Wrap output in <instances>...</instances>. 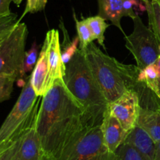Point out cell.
<instances>
[{
  "label": "cell",
  "mask_w": 160,
  "mask_h": 160,
  "mask_svg": "<svg viewBox=\"0 0 160 160\" xmlns=\"http://www.w3.org/2000/svg\"><path fill=\"white\" fill-rule=\"evenodd\" d=\"M83 115L82 106L63 79L56 80L42 97L36 120L44 152L56 160L67 141L84 126Z\"/></svg>",
  "instance_id": "1"
},
{
  "label": "cell",
  "mask_w": 160,
  "mask_h": 160,
  "mask_svg": "<svg viewBox=\"0 0 160 160\" xmlns=\"http://www.w3.org/2000/svg\"><path fill=\"white\" fill-rule=\"evenodd\" d=\"M63 81L82 106L84 126L101 125L109 104L91 70L84 50L78 48L66 65Z\"/></svg>",
  "instance_id": "2"
},
{
  "label": "cell",
  "mask_w": 160,
  "mask_h": 160,
  "mask_svg": "<svg viewBox=\"0 0 160 160\" xmlns=\"http://www.w3.org/2000/svg\"><path fill=\"white\" fill-rule=\"evenodd\" d=\"M86 59L108 104L121 97L128 89H135L139 69L124 64L103 53L94 42L85 50Z\"/></svg>",
  "instance_id": "3"
},
{
  "label": "cell",
  "mask_w": 160,
  "mask_h": 160,
  "mask_svg": "<svg viewBox=\"0 0 160 160\" xmlns=\"http://www.w3.org/2000/svg\"><path fill=\"white\" fill-rule=\"evenodd\" d=\"M41 97H38L28 78L13 108L0 126V149L6 150L14 144L37 119Z\"/></svg>",
  "instance_id": "4"
},
{
  "label": "cell",
  "mask_w": 160,
  "mask_h": 160,
  "mask_svg": "<svg viewBox=\"0 0 160 160\" xmlns=\"http://www.w3.org/2000/svg\"><path fill=\"white\" fill-rule=\"evenodd\" d=\"M103 142L101 125L83 126L71 136L56 160H113Z\"/></svg>",
  "instance_id": "5"
},
{
  "label": "cell",
  "mask_w": 160,
  "mask_h": 160,
  "mask_svg": "<svg viewBox=\"0 0 160 160\" xmlns=\"http://www.w3.org/2000/svg\"><path fill=\"white\" fill-rule=\"evenodd\" d=\"M28 34L26 24L19 20L0 43V75H14L18 79L21 78Z\"/></svg>",
  "instance_id": "6"
},
{
  "label": "cell",
  "mask_w": 160,
  "mask_h": 160,
  "mask_svg": "<svg viewBox=\"0 0 160 160\" xmlns=\"http://www.w3.org/2000/svg\"><path fill=\"white\" fill-rule=\"evenodd\" d=\"M133 22L134 30L125 36V46L134 56L138 68L142 70L157 61L159 42L151 28L143 23L138 15L133 19Z\"/></svg>",
  "instance_id": "7"
},
{
  "label": "cell",
  "mask_w": 160,
  "mask_h": 160,
  "mask_svg": "<svg viewBox=\"0 0 160 160\" xmlns=\"http://www.w3.org/2000/svg\"><path fill=\"white\" fill-rule=\"evenodd\" d=\"M141 108L138 93L134 89H128L121 97L109 103L106 111L116 118L129 133L138 125Z\"/></svg>",
  "instance_id": "8"
},
{
  "label": "cell",
  "mask_w": 160,
  "mask_h": 160,
  "mask_svg": "<svg viewBox=\"0 0 160 160\" xmlns=\"http://www.w3.org/2000/svg\"><path fill=\"white\" fill-rule=\"evenodd\" d=\"M44 154L35 121L16 141L10 160H41Z\"/></svg>",
  "instance_id": "9"
},
{
  "label": "cell",
  "mask_w": 160,
  "mask_h": 160,
  "mask_svg": "<svg viewBox=\"0 0 160 160\" xmlns=\"http://www.w3.org/2000/svg\"><path fill=\"white\" fill-rule=\"evenodd\" d=\"M139 0H98V14L105 20H109L123 33L121 19L123 17L134 19L138 14L134 12V6ZM142 2V1H141Z\"/></svg>",
  "instance_id": "10"
},
{
  "label": "cell",
  "mask_w": 160,
  "mask_h": 160,
  "mask_svg": "<svg viewBox=\"0 0 160 160\" xmlns=\"http://www.w3.org/2000/svg\"><path fill=\"white\" fill-rule=\"evenodd\" d=\"M48 40V74L47 79V91L52 87L55 82L63 79L66 64L62 59L61 43L58 30L52 29L47 32Z\"/></svg>",
  "instance_id": "11"
},
{
  "label": "cell",
  "mask_w": 160,
  "mask_h": 160,
  "mask_svg": "<svg viewBox=\"0 0 160 160\" xmlns=\"http://www.w3.org/2000/svg\"><path fill=\"white\" fill-rule=\"evenodd\" d=\"M101 130L105 146L112 154L115 153L119 147L124 143L128 135L120 122L107 111L105 113L102 122Z\"/></svg>",
  "instance_id": "12"
},
{
  "label": "cell",
  "mask_w": 160,
  "mask_h": 160,
  "mask_svg": "<svg viewBox=\"0 0 160 160\" xmlns=\"http://www.w3.org/2000/svg\"><path fill=\"white\" fill-rule=\"evenodd\" d=\"M48 40L45 36L36 65L30 75L34 91L38 97H43L47 93L48 74Z\"/></svg>",
  "instance_id": "13"
},
{
  "label": "cell",
  "mask_w": 160,
  "mask_h": 160,
  "mask_svg": "<svg viewBox=\"0 0 160 160\" xmlns=\"http://www.w3.org/2000/svg\"><path fill=\"white\" fill-rule=\"evenodd\" d=\"M124 143L134 147L146 160L154 159L156 143L142 127L136 125L128 133Z\"/></svg>",
  "instance_id": "14"
},
{
  "label": "cell",
  "mask_w": 160,
  "mask_h": 160,
  "mask_svg": "<svg viewBox=\"0 0 160 160\" xmlns=\"http://www.w3.org/2000/svg\"><path fill=\"white\" fill-rule=\"evenodd\" d=\"M138 125L145 130L155 142L160 141V111L142 108Z\"/></svg>",
  "instance_id": "15"
},
{
  "label": "cell",
  "mask_w": 160,
  "mask_h": 160,
  "mask_svg": "<svg viewBox=\"0 0 160 160\" xmlns=\"http://www.w3.org/2000/svg\"><path fill=\"white\" fill-rule=\"evenodd\" d=\"M137 81L138 83L145 85L148 89L160 97L159 75L155 64H150L142 70H139Z\"/></svg>",
  "instance_id": "16"
},
{
  "label": "cell",
  "mask_w": 160,
  "mask_h": 160,
  "mask_svg": "<svg viewBox=\"0 0 160 160\" xmlns=\"http://www.w3.org/2000/svg\"><path fill=\"white\" fill-rule=\"evenodd\" d=\"M144 4L148 13L149 28L160 43V0H147Z\"/></svg>",
  "instance_id": "17"
},
{
  "label": "cell",
  "mask_w": 160,
  "mask_h": 160,
  "mask_svg": "<svg viewBox=\"0 0 160 160\" xmlns=\"http://www.w3.org/2000/svg\"><path fill=\"white\" fill-rule=\"evenodd\" d=\"M85 19L94 38L98 41V44L103 49L106 50L105 32H106V29L109 27V24L106 23V20L102 17H100L99 15L93 16V17H88V18Z\"/></svg>",
  "instance_id": "18"
},
{
  "label": "cell",
  "mask_w": 160,
  "mask_h": 160,
  "mask_svg": "<svg viewBox=\"0 0 160 160\" xmlns=\"http://www.w3.org/2000/svg\"><path fill=\"white\" fill-rule=\"evenodd\" d=\"M59 27L62 29L63 31V41H62V45H61V52H62V59L64 64L67 65L73 55L76 53L78 51V44L79 43V39L77 36L75 39H73V41H70V38H69V35L67 31H66V28L64 27L63 24L61 22Z\"/></svg>",
  "instance_id": "19"
},
{
  "label": "cell",
  "mask_w": 160,
  "mask_h": 160,
  "mask_svg": "<svg viewBox=\"0 0 160 160\" xmlns=\"http://www.w3.org/2000/svg\"><path fill=\"white\" fill-rule=\"evenodd\" d=\"M76 23V29L77 33H78V37L79 39V49L82 50H85V49L93 42L95 39L94 38L92 31H91L90 28L88 24L86 19H82V20H78L76 16L73 15Z\"/></svg>",
  "instance_id": "20"
},
{
  "label": "cell",
  "mask_w": 160,
  "mask_h": 160,
  "mask_svg": "<svg viewBox=\"0 0 160 160\" xmlns=\"http://www.w3.org/2000/svg\"><path fill=\"white\" fill-rule=\"evenodd\" d=\"M113 160H146L140 152L127 143L119 147L113 155Z\"/></svg>",
  "instance_id": "21"
},
{
  "label": "cell",
  "mask_w": 160,
  "mask_h": 160,
  "mask_svg": "<svg viewBox=\"0 0 160 160\" xmlns=\"http://www.w3.org/2000/svg\"><path fill=\"white\" fill-rule=\"evenodd\" d=\"M38 45L36 44V42H34L31 49L25 53L23 68L21 72V78L24 76L25 74L34 70L38 59Z\"/></svg>",
  "instance_id": "22"
},
{
  "label": "cell",
  "mask_w": 160,
  "mask_h": 160,
  "mask_svg": "<svg viewBox=\"0 0 160 160\" xmlns=\"http://www.w3.org/2000/svg\"><path fill=\"white\" fill-rule=\"evenodd\" d=\"M17 79L14 75H0V103L10 98L13 85Z\"/></svg>",
  "instance_id": "23"
},
{
  "label": "cell",
  "mask_w": 160,
  "mask_h": 160,
  "mask_svg": "<svg viewBox=\"0 0 160 160\" xmlns=\"http://www.w3.org/2000/svg\"><path fill=\"white\" fill-rule=\"evenodd\" d=\"M46 3L47 0H28L24 11L19 20H21L28 13H35L43 10L46 6Z\"/></svg>",
  "instance_id": "24"
},
{
  "label": "cell",
  "mask_w": 160,
  "mask_h": 160,
  "mask_svg": "<svg viewBox=\"0 0 160 160\" xmlns=\"http://www.w3.org/2000/svg\"><path fill=\"white\" fill-rule=\"evenodd\" d=\"M12 0H0V15L9 13V6Z\"/></svg>",
  "instance_id": "25"
},
{
  "label": "cell",
  "mask_w": 160,
  "mask_h": 160,
  "mask_svg": "<svg viewBox=\"0 0 160 160\" xmlns=\"http://www.w3.org/2000/svg\"><path fill=\"white\" fill-rule=\"evenodd\" d=\"M16 143V142H15ZM14 143L12 146L9 147L8 149H6L4 152L0 155V160H10L11 156H12V151H13V147H14Z\"/></svg>",
  "instance_id": "26"
},
{
  "label": "cell",
  "mask_w": 160,
  "mask_h": 160,
  "mask_svg": "<svg viewBox=\"0 0 160 160\" xmlns=\"http://www.w3.org/2000/svg\"><path fill=\"white\" fill-rule=\"evenodd\" d=\"M153 160H160V141L156 143V153H155L154 159Z\"/></svg>",
  "instance_id": "27"
},
{
  "label": "cell",
  "mask_w": 160,
  "mask_h": 160,
  "mask_svg": "<svg viewBox=\"0 0 160 160\" xmlns=\"http://www.w3.org/2000/svg\"><path fill=\"white\" fill-rule=\"evenodd\" d=\"M155 65H156V69H157L158 72V75H159V86H160V58L159 57L157 59V61L155 63Z\"/></svg>",
  "instance_id": "28"
},
{
  "label": "cell",
  "mask_w": 160,
  "mask_h": 160,
  "mask_svg": "<svg viewBox=\"0 0 160 160\" xmlns=\"http://www.w3.org/2000/svg\"><path fill=\"white\" fill-rule=\"evenodd\" d=\"M41 160H56V159H55V158H53L52 157L49 156V155L45 153V154H44L43 157H42V159H41Z\"/></svg>",
  "instance_id": "29"
},
{
  "label": "cell",
  "mask_w": 160,
  "mask_h": 160,
  "mask_svg": "<svg viewBox=\"0 0 160 160\" xmlns=\"http://www.w3.org/2000/svg\"><path fill=\"white\" fill-rule=\"evenodd\" d=\"M22 2H23V0H12V3H13L14 4L17 5V6H20V5L21 4Z\"/></svg>",
  "instance_id": "30"
},
{
  "label": "cell",
  "mask_w": 160,
  "mask_h": 160,
  "mask_svg": "<svg viewBox=\"0 0 160 160\" xmlns=\"http://www.w3.org/2000/svg\"><path fill=\"white\" fill-rule=\"evenodd\" d=\"M159 57L160 58V43H159Z\"/></svg>",
  "instance_id": "31"
},
{
  "label": "cell",
  "mask_w": 160,
  "mask_h": 160,
  "mask_svg": "<svg viewBox=\"0 0 160 160\" xmlns=\"http://www.w3.org/2000/svg\"><path fill=\"white\" fill-rule=\"evenodd\" d=\"M139 1H142V3H145V2H146L147 1V0H139Z\"/></svg>",
  "instance_id": "32"
},
{
  "label": "cell",
  "mask_w": 160,
  "mask_h": 160,
  "mask_svg": "<svg viewBox=\"0 0 160 160\" xmlns=\"http://www.w3.org/2000/svg\"><path fill=\"white\" fill-rule=\"evenodd\" d=\"M159 99H160V97H159Z\"/></svg>",
  "instance_id": "33"
}]
</instances>
